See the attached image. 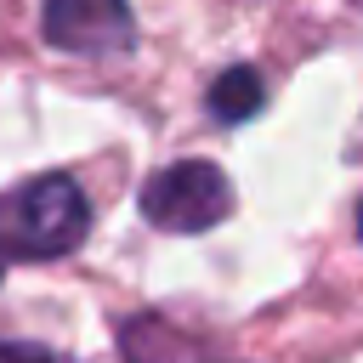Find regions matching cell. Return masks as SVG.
Segmentation results:
<instances>
[{"mask_svg":"<svg viewBox=\"0 0 363 363\" xmlns=\"http://www.w3.org/2000/svg\"><path fill=\"white\" fill-rule=\"evenodd\" d=\"M91 233V204L74 176H34L0 193V267L57 261Z\"/></svg>","mask_w":363,"mask_h":363,"instance_id":"1","label":"cell"},{"mask_svg":"<svg viewBox=\"0 0 363 363\" xmlns=\"http://www.w3.org/2000/svg\"><path fill=\"white\" fill-rule=\"evenodd\" d=\"M233 210V187L210 159H176L142 182V216L164 233H204Z\"/></svg>","mask_w":363,"mask_h":363,"instance_id":"2","label":"cell"},{"mask_svg":"<svg viewBox=\"0 0 363 363\" xmlns=\"http://www.w3.org/2000/svg\"><path fill=\"white\" fill-rule=\"evenodd\" d=\"M40 34L45 45L74 51V57H113V51H130L136 23L125 0H45Z\"/></svg>","mask_w":363,"mask_h":363,"instance_id":"3","label":"cell"},{"mask_svg":"<svg viewBox=\"0 0 363 363\" xmlns=\"http://www.w3.org/2000/svg\"><path fill=\"white\" fill-rule=\"evenodd\" d=\"M119 352H125V363H233L216 346H204L199 335H187V329H176V323H164L153 312L130 318L119 329Z\"/></svg>","mask_w":363,"mask_h":363,"instance_id":"4","label":"cell"},{"mask_svg":"<svg viewBox=\"0 0 363 363\" xmlns=\"http://www.w3.org/2000/svg\"><path fill=\"white\" fill-rule=\"evenodd\" d=\"M261 74L255 68H227L216 85H210V113L221 119V125H244V119H255V108H261Z\"/></svg>","mask_w":363,"mask_h":363,"instance_id":"5","label":"cell"},{"mask_svg":"<svg viewBox=\"0 0 363 363\" xmlns=\"http://www.w3.org/2000/svg\"><path fill=\"white\" fill-rule=\"evenodd\" d=\"M0 363H51V357L28 340H0Z\"/></svg>","mask_w":363,"mask_h":363,"instance_id":"6","label":"cell"},{"mask_svg":"<svg viewBox=\"0 0 363 363\" xmlns=\"http://www.w3.org/2000/svg\"><path fill=\"white\" fill-rule=\"evenodd\" d=\"M357 233H363V210H357Z\"/></svg>","mask_w":363,"mask_h":363,"instance_id":"7","label":"cell"},{"mask_svg":"<svg viewBox=\"0 0 363 363\" xmlns=\"http://www.w3.org/2000/svg\"><path fill=\"white\" fill-rule=\"evenodd\" d=\"M0 278H6V267H0Z\"/></svg>","mask_w":363,"mask_h":363,"instance_id":"8","label":"cell"}]
</instances>
